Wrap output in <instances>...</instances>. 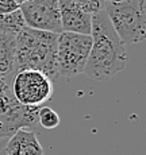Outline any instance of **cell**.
<instances>
[{
	"mask_svg": "<svg viewBox=\"0 0 146 155\" xmlns=\"http://www.w3.org/2000/svg\"><path fill=\"white\" fill-rule=\"evenodd\" d=\"M92 46L84 73L91 80L106 81L126 68L129 55L106 11L92 14Z\"/></svg>",
	"mask_w": 146,
	"mask_h": 155,
	"instance_id": "obj_1",
	"label": "cell"
},
{
	"mask_svg": "<svg viewBox=\"0 0 146 155\" xmlns=\"http://www.w3.org/2000/svg\"><path fill=\"white\" fill-rule=\"evenodd\" d=\"M57 38L58 34L30 27L20 30L16 35L14 69L38 70L52 81L58 78L57 73Z\"/></svg>",
	"mask_w": 146,
	"mask_h": 155,
	"instance_id": "obj_2",
	"label": "cell"
},
{
	"mask_svg": "<svg viewBox=\"0 0 146 155\" xmlns=\"http://www.w3.org/2000/svg\"><path fill=\"white\" fill-rule=\"evenodd\" d=\"M104 11L124 45L142 42L146 37V0H114Z\"/></svg>",
	"mask_w": 146,
	"mask_h": 155,
	"instance_id": "obj_3",
	"label": "cell"
},
{
	"mask_svg": "<svg viewBox=\"0 0 146 155\" xmlns=\"http://www.w3.org/2000/svg\"><path fill=\"white\" fill-rule=\"evenodd\" d=\"M91 35L62 31L57 38V73L58 77H76L84 73L91 51Z\"/></svg>",
	"mask_w": 146,
	"mask_h": 155,
	"instance_id": "obj_4",
	"label": "cell"
},
{
	"mask_svg": "<svg viewBox=\"0 0 146 155\" xmlns=\"http://www.w3.org/2000/svg\"><path fill=\"white\" fill-rule=\"evenodd\" d=\"M53 81L38 70H19L14 74L11 92L14 99L25 107H43L53 97Z\"/></svg>",
	"mask_w": 146,
	"mask_h": 155,
	"instance_id": "obj_5",
	"label": "cell"
},
{
	"mask_svg": "<svg viewBox=\"0 0 146 155\" xmlns=\"http://www.w3.org/2000/svg\"><path fill=\"white\" fill-rule=\"evenodd\" d=\"M39 107H25L14 99L12 92L0 100V139H8L19 130L38 126Z\"/></svg>",
	"mask_w": 146,
	"mask_h": 155,
	"instance_id": "obj_6",
	"label": "cell"
},
{
	"mask_svg": "<svg viewBox=\"0 0 146 155\" xmlns=\"http://www.w3.org/2000/svg\"><path fill=\"white\" fill-rule=\"evenodd\" d=\"M26 27L61 34L58 0H27L19 5Z\"/></svg>",
	"mask_w": 146,
	"mask_h": 155,
	"instance_id": "obj_7",
	"label": "cell"
},
{
	"mask_svg": "<svg viewBox=\"0 0 146 155\" xmlns=\"http://www.w3.org/2000/svg\"><path fill=\"white\" fill-rule=\"evenodd\" d=\"M62 31L91 35L92 14L87 12L70 0H58Z\"/></svg>",
	"mask_w": 146,
	"mask_h": 155,
	"instance_id": "obj_8",
	"label": "cell"
},
{
	"mask_svg": "<svg viewBox=\"0 0 146 155\" xmlns=\"http://www.w3.org/2000/svg\"><path fill=\"white\" fill-rule=\"evenodd\" d=\"M5 155H43V147L34 130H19L7 139Z\"/></svg>",
	"mask_w": 146,
	"mask_h": 155,
	"instance_id": "obj_9",
	"label": "cell"
},
{
	"mask_svg": "<svg viewBox=\"0 0 146 155\" xmlns=\"http://www.w3.org/2000/svg\"><path fill=\"white\" fill-rule=\"evenodd\" d=\"M16 35L0 31V73H15L14 59Z\"/></svg>",
	"mask_w": 146,
	"mask_h": 155,
	"instance_id": "obj_10",
	"label": "cell"
},
{
	"mask_svg": "<svg viewBox=\"0 0 146 155\" xmlns=\"http://www.w3.org/2000/svg\"><path fill=\"white\" fill-rule=\"evenodd\" d=\"M26 27L23 16L20 11H14L11 14L0 15V31L10 32V34H19L20 30Z\"/></svg>",
	"mask_w": 146,
	"mask_h": 155,
	"instance_id": "obj_11",
	"label": "cell"
},
{
	"mask_svg": "<svg viewBox=\"0 0 146 155\" xmlns=\"http://www.w3.org/2000/svg\"><path fill=\"white\" fill-rule=\"evenodd\" d=\"M59 115L50 107H39L38 109V123L46 130H54L59 126Z\"/></svg>",
	"mask_w": 146,
	"mask_h": 155,
	"instance_id": "obj_12",
	"label": "cell"
},
{
	"mask_svg": "<svg viewBox=\"0 0 146 155\" xmlns=\"http://www.w3.org/2000/svg\"><path fill=\"white\" fill-rule=\"evenodd\" d=\"M89 14H96L104 10V0H70Z\"/></svg>",
	"mask_w": 146,
	"mask_h": 155,
	"instance_id": "obj_13",
	"label": "cell"
},
{
	"mask_svg": "<svg viewBox=\"0 0 146 155\" xmlns=\"http://www.w3.org/2000/svg\"><path fill=\"white\" fill-rule=\"evenodd\" d=\"M15 73H0V100L11 93V82Z\"/></svg>",
	"mask_w": 146,
	"mask_h": 155,
	"instance_id": "obj_14",
	"label": "cell"
},
{
	"mask_svg": "<svg viewBox=\"0 0 146 155\" xmlns=\"http://www.w3.org/2000/svg\"><path fill=\"white\" fill-rule=\"evenodd\" d=\"M19 10V4L16 0H0V15L11 14Z\"/></svg>",
	"mask_w": 146,
	"mask_h": 155,
	"instance_id": "obj_15",
	"label": "cell"
},
{
	"mask_svg": "<svg viewBox=\"0 0 146 155\" xmlns=\"http://www.w3.org/2000/svg\"><path fill=\"white\" fill-rule=\"evenodd\" d=\"M5 144L7 139H0V155H5Z\"/></svg>",
	"mask_w": 146,
	"mask_h": 155,
	"instance_id": "obj_16",
	"label": "cell"
},
{
	"mask_svg": "<svg viewBox=\"0 0 146 155\" xmlns=\"http://www.w3.org/2000/svg\"><path fill=\"white\" fill-rule=\"evenodd\" d=\"M25 2H27V0H16V3H18V4H22V3H25Z\"/></svg>",
	"mask_w": 146,
	"mask_h": 155,
	"instance_id": "obj_17",
	"label": "cell"
},
{
	"mask_svg": "<svg viewBox=\"0 0 146 155\" xmlns=\"http://www.w3.org/2000/svg\"><path fill=\"white\" fill-rule=\"evenodd\" d=\"M106 2H114V0H104V3H106Z\"/></svg>",
	"mask_w": 146,
	"mask_h": 155,
	"instance_id": "obj_18",
	"label": "cell"
}]
</instances>
